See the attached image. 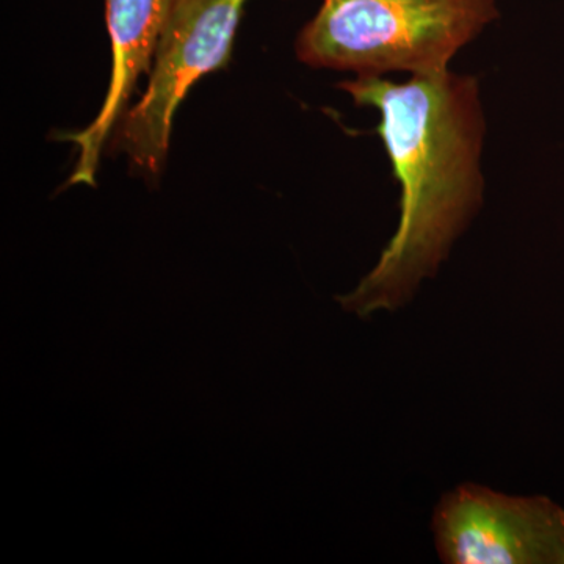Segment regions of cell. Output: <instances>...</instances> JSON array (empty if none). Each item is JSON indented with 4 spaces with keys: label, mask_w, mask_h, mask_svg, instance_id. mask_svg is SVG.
Here are the masks:
<instances>
[{
    "label": "cell",
    "mask_w": 564,
    "mask_h": 564,
    "mask_svg": "<svg viewBox=\"0 0 564 564\" xmlns=\"http://www.w3.org/2000/svg\"><path fill=\"white\" fill-rule=\"evenodd\" d=\"M356 106L380 113L377 133L402 187L399 228L372 272L347 295V313L395 311L436 276L484 206L486 117L477 77L452 73L408 82L355 77L339 84Z\"/></svg>",
    "instance_id": "obj_1"
},
{
    "label": "cell",
    "mask_w": 564,
    "mask_h": 564,
    "mask_svg": "<svg viewBox=\"0 0 564 564\" xmlns=\"http://www.w3.org/2000/svg\"><path fill=\"white\" fill-rule=\"evenodd\" d=\"M500 17L499 0H323L295 41L311 68L356 77L443 73Z\"/></svg>",
    "instance_id": "obj_2"
},
{
    "label": "cell",
    "mask_w": 564,
    "mask_h": 564,
    "mask_svg": "<svg viewBox=\"0 0 564 564\" xmlns=\"http://www.w3.org/2000/svg\"><path fill=\"white\" fill-rule=\"evenodd\" d=\"M248 2H177L155 47L147 90L129 106L110 139L111 151L126 155L143 176H161L177 107L196 82L229 62Z\"/></svg>",
    "instance_id": "obj_3"
},
{
    "label": "cell",
    "mask_w": 564,
    "mask_h": 564,
    "mask_svg": "<svg viewBox=\"0 0 564 564\" xmlns=\"http://www.w3.org/2000/svg\"><path fill=\"white\" fill-rule=\"evenodd\" d=\"M433 533L447 564H564V508L543 496L458 486L437 503Z\"/></svg>",
    "instance_id": "obj_4"
},
{
    "label": "cell",
    "mask_w": 564,
    "mask_h": 564,
    "mask_svg": "<svg viewBox=\"0 0 564 564\" xmlns=\"http://www.w3.org/2000/svg\"><path fill=\"white\" fill-rule=\"evenodd\" d=\"M180 0H106L111 74L101 110L95 120L65 139L77 148L68 185L96 184L99 161L115 128L129 109L141 74L150 73L155 47Z\"/></svg>",
    "instance_id": "obj_5"
}]
</instances>
